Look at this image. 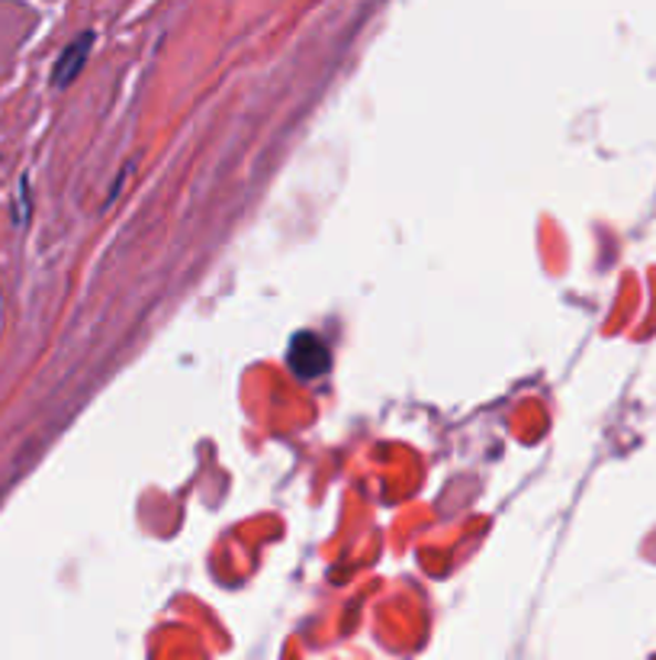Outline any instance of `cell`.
Returning a JSON list of instances; mask_svg holds the SVG:
<instances>
[{"label":"cell","mask_w":656,"mask_h":660,"mask_svg":"<svg viewBox=\"0 0 656 660\" xmlns=\"http://www.w3.org/2000/svg\"><path fill=\"white\" fill-rule=\"evenodd\" d=\"M290 365L299 377L313 380V377H322L328 370V348L309 332L296 335L290 345Z\"/></svg>","instance_id":"obj_1"},{"label":"cell","mask_w":656,"mask_h":660,"mask_svg":"<svg viewBox=\"0 0 656 660\" xmlns=\"http://www.w3.org/2000/svg\"><path fill=\"white\" fill-rule=\"evenodd\" d=\"M91 42L94 36L91 33H84V36L72 42L68 49H65V55L59 59V65H55V72H52V81H55V87H68L77 72L84 69V62H87V49H91Z\"/></svg>","instance_id":"obj_2"}]
</instances>
